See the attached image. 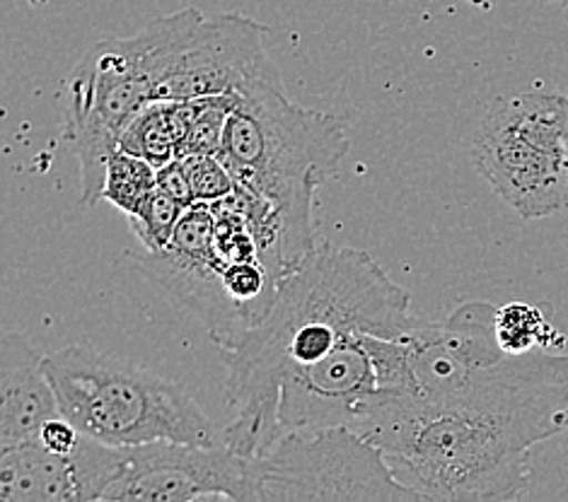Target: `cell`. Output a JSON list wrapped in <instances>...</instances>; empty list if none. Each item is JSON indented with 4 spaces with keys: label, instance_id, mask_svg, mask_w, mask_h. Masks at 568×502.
Here are the masks:
<instances>
[{
    "label": "cell",
    "instance_id": "277c9868",
    "mask_svg": "<svg viewBox=\"0 0 568 502\" xmlns=\"http://www.w3.org/2000/svg\"><path fill=\"white\" fill-rule=\"evenodd\" d=\"M63 418L80 436L133 447L158 440L223 447L196 399L180 382L88 346H69L44 358Z\"/></svg>",
    "mask_w": 568,
    "mask_h": 502
},
{
    "label": "cell",
    "instance_id": "30bf717a",
    "mask_svg": "<svg viewBox=\"0 0 568 502\" xmlns=\"http://www.w3.org/2000/svg\"><path fill=\"white\" fill-rule=\"evenodd\" d=\"M225 264L227 259L213 239L211 203L204 201L186 208L165 249L136 256V266L148 278L204 321L219 350L235 348L250 331L247 321L227 297L223 283Z\"/></svg>",
    "mask_w": 568,
    "mask_h": 502
},
{
    "label": "cell",
    "instance_id": "5bb4252c",
    "mask_svg": "<svg viewBox=\"0 0 568 502\" xmlns=\"http://www.w3.org/2000/svg\"><path fill=\"white\" fill-rule=\"evenodd\" d=\"M0 502H80L73 459L22 442L0 450Z\"/></svg>",
    "mask_w": 568,
    "mask_h": 502
},
{
    "label": "cell",
    "instance_id": "ba28073f",
    "mask_svg": "<svg viewBox=\"0 0 568 502\" xmlns=\"http://www.w3.org/2000/svg\"><path fill=\"white\" fill-rule=\"evenodd\" d=\"M252 459L227 447L158 440L121 447L106 502H250Z\"/></svg>",
    "mask_w": 568,
    "mask_h": 502
},
{
    "label": "cell",
    "instance_id": "ac0fdd59",
    "mask_svg": "<svg viewBox=\"0 0 568 502\" xmlns=\"http://www.w3.org/2000/svg\"><path fill=\"white\" fill-rule=\"evenodd\" d=\"M237 104L235 94H215L189 102V126L180 160L194 153L219 155L230 114Z\"/></svg>",
    "mask_w": 568,
    "mask_h": 502
},
{
    "label": "cell",
    "instance_id": "3957f363",
    "mask_svg": "<svg viewBox=\"0 0 568 502\" xmlns=\"http://www.w3.org/2000/svg\"><path fill=\"white\" fill-rule=\"evenodd\" d=\"M235 98L219 157L237 186L276 208L293 274L317 247L315 192L348 153V135L336 116L295 104L281 78L252 83Z\"/></svg>",
    "mask_w": 568,
    "mask_h": 502
},
{
    "label": "cell",
    "instance_id": "6da1fadb",
    "mask_svg": "<svg viewBox=\"0 0 568 502\" xmlns=\"http://www.w3.org/2000/svg\"><path fill=\"white\" fill-rule=\"evenodd\" d=\"M568 430V352L506 356L443 397L381 391L356 432L424 500H520L530 450Z\"/></svg>",
    "mask_w": 568,
    "mask_h": 502
},
{
    "label": "cell",
    "instance_id": "d6986e66",
    "mask_svg": "<svg viewBox=\"0 0 568 502\" xmlns=\"http://www.w3.org/2000/svg\"><path fill=\"white\" fill-rule=\"evenodd\" d=\"M496 334L500 348L508 356L551 348V327L545 311L525 303H510L506 307H498Z\"/></svg>",
    "mask_w": 568,
    "mask_h": 502
},
{
    "label": "cell",
    "instance_id": "7a4b0ae2",
    "mask_svg": "<svg viewBox=\"0 0 568 502\" xmlns=\"http://www.w3.org/2000/svg\"><path fill=\"white\" fill-rule=\"evenodd\" d=\"M412 295L368 252L317 244L278 285L268 315L235 346L221 350L227 450L260 457L281 440V379L307 368L354 334L399 338L412 324Z\"/></svg>",
    "mask_w": 568,
    "mask_h": 502
},
{
    "label": "cell",
    "instance_id": "cb8c5ba5",
    "mask_svg": "<svg viewBox=\"0 0 568 502\" xmlns=\"http://www.w3.org/2000/svg\"><path fill=\"white\" fill-rule=\"evenodd\" d=\"M566 211H568V135H566Z\"/></svg>",
    "mask_w": 568,
    "mask_h": 502
},
{
    "label": "cell",
    "instance_id": "7c38bea8",
    "mask_svg": "<svg viewBox=\"0 0 568 502\" xmlns=\"http://www.w3.org/2000/svg\"><path fill=\"white\" fill-rule=\"evenodd\" d=\"M498 307L491 303H463L445 319L412 317L404 338L409 346L418 397H443L481 368L504 360L496 334Z\"/></svg>",
    "mask_w": 568,
    "mask_h": 502
},
{
    "label": "cell",
    "instance_id": "7402d4cb",
    "mask_svg": "<svg viewBox=\"0 0 568 502\" xmlns=\"http://www.w3.org/2000/svg\"><path fill=\"white\" fill-rule=\"evenodd\" d=\"M158 188L170 194L174 201H180L182 206H192L196 203L194 192H192V182H189V174L184 167V160H172L168 165L158 167Z\"/></svg>",
    "mask_w": 568,
    "mask_h": 502
},
{
    "label": "cell",
    "instance_id": "2e32d148",
    "mask_svg": "<svg viewBox=\"0 0 568 502\" xmlns=\"http://www.w3.org/2000/svg\"><path fill=\"white\" fill-rule=\"evenodd\" d=\"M158 188V167L151 162L119 151L106 162V174H104V188H102V201L112 203L116 211H121L126 218H133L141 211L145 198L151 196Z\"/></svg>",
    "mask_w": 568,
    "mask_h": 502
},
{
    "label": "cell",
    "instance_id": "52a82bcc",
    "mask_svg": "<svg viewBox=\"0 0 568 502\" xmlns=\"http://www.w3.org/2000/svg\"><path fill=\"white\" fill-rule=\"evenodd\" d=\"M250 459V502L424 500L395 477L381 447L351 428L295 430Z\"/></svg>",
    "mask_w": 568,
    "mask_h": 502
},
{
    "label": "cell",
    "instance_id": "d4e9b609",
    "mask_svg": "<svg viewBox=\"0 0 568 502\" xmlns=\"http://www.w3.org/2000/svg\"><path fill=\"white\" fill-rule=\"evenodd\" d=\"M549 3H559V6H564V8H568V0H549Z\"/></svg>",
    "mask_w": 568,
    "mask_h": 502
},
{
    "label": "cell",
    "instance_id": "ffe728a7",
    "mask_svg": "<svg viewBox=\"0 0 568 502\" xmlns=\"http://www.w3.org/2000/svg\"><path fill=\"white\" fill-rule=\"evenodd\" d=\"M186 206L174 201L170 194L155 188V192L145 198L141 211L129 218L133 235L145 247V252H162L174 237V229L182 223Z\"/></svg>",
    "mask_w": 568,
    "mask_h": 502
},
{
    "label": "cell",
    "instance_id": "5b68a950",
    "mask_svg": "<svg viewBox=\"0 0 568 502\" xmlns=\"http://www.w3.org/2000/svg\"><path fill=\"white\" fill-rule=\"evenodd\" d=\"M568 98L520 92L494 100L471 143L475 165L525 221L566 208Z\"/></svg>",
    "mask_w": 568,
    "mask_h": 502
},
{
    "label": "cell",
    "instance_id": "9a60e30c",
    "mask_svg": "<svg viewBox=\"0 0 568 502\" xmlns=\"http://www.w3.org/2000/svg\"><path fill=\"white\" fill-rule=\"evenodd\" d=\"M189 102H151L131 121L119 147L162 167L178 160L186 139Z\"/></svg>",
    "mask_w": 568,
    "mask_h": 502
},
{
    "label": "cell",
    "instance_id": "e0dca14e",
    "mask_svg": "<svg viewBox=\"0 0 568 502\" xmlns=\"http://www.w3.org/2000/svg\"><path fill=\"white\" fill-rule=\"evenodd\" d=\"M520 500L568 502V430L532 447L530 459H527V483Z\"/></svg>",
    "mask_w": 568,
    "mask_h": 502
},
{
    "label": "cell",
    "instance_id": "603a6c76",
    "mask_svg": "<svg viewBox=\"0 0 568 502\" xmlns=\"http://www.w3.org/2000/svg\"><path fill=\"white\" fill-rule=\"evenodd\" d=\"M78 440H80L78 428L63 416L49 420V423L42 428V436H39V442H42L47 450L63 457H71L75 452Z\"/></svg>",
    "mask_w": 568,
    "mask_h": 502
},
{
    "label": "cell",
    "instance_id": "8fae6325",
    "mask_svg": "<svg viewBox=\"0 0 568 502\" xmlns=\"http://www.w3.org/2000/svg\"><path fill=\"white\" fill-rule=\"evenodd\" d=\"M371 336H348L329 356L281 379L276 411L281 440L295 430H356L371 401L383 391Z\"/></svg>",
    "mask_w": 568,
    "mask_h": 502
},
{
    "label": "cell",
    "instance_id": "8992f818",
    "mask_svg": "<svg viewBox=\"0 0 568 502\" xmlns=\"http://www.w3.org/2000/svg\"><path fill=\"white\" fill-rule=\"evenodd\" d=\"M158 71L151 24L139 34L104 39L75 65L63 110V141L80 167V201H102L106 162L119 151L121 135L153 102Z\"/></svg>",
    "mask_w": 568,
    "mask_h": 502
},
{
    "label": "cell",
    "instance_id": "44dd1931",
    "mask_svg": "<svg viewBox=\"0 0 568 502\" xmlns=\"http://www.w3.org/2000/svg\"><path fill=\"white\" fill-rule=\"evenodd\" d=\"M182 160H184V167L189 174V182H192V192L196 201L215 203V201L227 198L230 194H235L237 188L235 176L225 167V162L219 155L194 153Z\"/></svg>",
    "mask_w": 568,
    "mask_h": 502
},
{
    "label": "cell",
    "instance_id": "9c48e42d",
    "mask_svg": "<svg viewBox=\"0 0 568 502\" xmlns=\"http://www.w3.org/2000/svg\"><path fill=\"white\" fill-rule=\"evenodd\" d=\"M266 24L240 12L201 16L162 68L153 102H192L215 94H237L260 80L281 78L266 53Z\"/></svg>",
    "mask_w": 568,
    "mask_h": 502
},
{
    "label": "cell",
    "instance_id": "4fadbf2b",
    "mask_svg": "<svg viewBox=\"0 0 568 502\" xmlns=\"http://www.w3.org/2000/svg\"><path fill=\"white\" fill-rule=\"evenodd\" d=\"M61 416L44 358L20 331H8L0 341V450L37 442Z\"/></svg>",
    "mask_w": 568,
    "mask_h": 502
}]
</instances>
